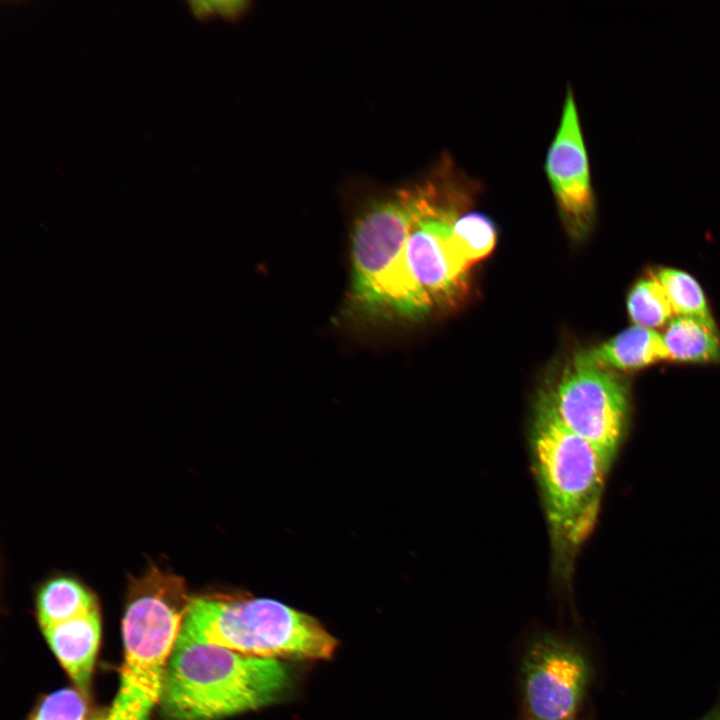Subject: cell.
Segmentation results:
<instances>
[{
    "label": "cell",
    "instance_id": "7a4b0ae2",
    "mask_svg": "<svg viewBox=\"0 0 720 720\" xmlns=\"http://www.w3.org/2000/svg\"><path fill=\"white\" fill-rule=\"evenodd\" d=\"M290 683L281 660L177 639L159 704L171 720H219L274 703Z\"/></svg>",
    "mask_w": 720,
    "mask_h": 720
},
{
    "label": "cell",
    "instance_id": "2e32d148",
    "mask_svg": "<svg viewBox=\"0 0 720 720\" xmlns=\"http://www.w3.org/2000/svg\"><path fill=\"white\" fill-rule=\"evenodd\" d=\"M496 238L494 222L480 212L462 214L452 226L454 246L469 267L492 252Z\"/></svg>",
    "mask_w": 720,
    "mask_h": 720
},
{
    "label": "cell",
    "instance_id": "ac0fdd59",
    "mask_svg": "<svg viewBox=\"0 0 720 720\" xmlns=\"http://www.w3.org/2000/svg\"><path fill=\"white\" fill-rule=\"evenodd\" d=\"M247 5L248 2L243 0L189 2L192 13L199 19L207 18L212 15L233 18L240 15L247 8Z\"/></svg>",
    "mask_w": 720,
    "mask_h": 720
},
{
    "label": "cell",
    "instance_id": "3957f363",
    "mask_svg": "<svg viewBox=\"0 0 720 720\" xmlns=\"http://www.w3.org/2000/svg\"><path fill=\"white\" fill-rule=\"evenodd\" d=\"M531 448L554 562L567 578L575 553L595 525L610 465L591 444L565 428L542 399Z\"/></svg>",
    "mask_w": 720,
    "mask_h": 720
},
{
    "label": "cell",
    "instance_id": "d6986e66",
    "mask_svg": "<svg viewBox=\"0 0 720 720\" xmlns=\"http://www.w3.org/2000/svg\"><path fill=\"white\" fill-rule=\"evenodd\" d=\"M704 720H720V709L709 714Z\"/></svg>",
    "mask_w": 720,
    "mask_h": 720
},
{
    "label": "cell",
    "instance_id": "9a60e30c",
    "mask_svg": "<svg viewBox=\"0 0 720 720\" xmlns=\"http://www.w3.org/2000/svg\"><path fill=\"white\" fill-rule=\"evenodd\" d=\"M627 311L633 325L652 330L666 327L675 317L663 287L651 273L631 288Z\"/></svg>",
    "mask_w": 720,
    "mask_h": 720
},
{
    "label": "cell",
    "instance_id": "5b68a950",
    "mask_svg": "<svg viewBox=\"0 0 720 720\" xmlns=\"http://www.w3.org/2000/svg\"><path fill=\"white\" fill-rule=\"evenodd\" d=\"M178 639L268 659H327L337 641L281 602L226 594L191 597Z\"/></svg>",
    "mask_w": 720,
    "mask_h": 720
},
{
    "label": "cell",
    "instance_id": "7c38bea8",
    "mask_svg": "<svg viewBox=\"0 0 720 720\" xmlns=\"http://www.w3.org/2000/svg\"><path fill=\"white\" fill-rule=\"evenodd\" d=\"M661 336L667 360L680 363L720 362V336L716 326L675 316Z\"/></svg>",
    "mask_w": 720,
    "mask_h": 720
},
{
    "label": "cell",
    "instance_id": "277c9868",
    "mask_svg": "<svg viewBox=\"0 0 720 720\" xmlns=\"http://www.w3.org/2000/svg\"><path fill=\"white\" fill-rule=\"evenodd\" d=\"M190 599L180 576L156 566L131 579L122 619L119 691L102 720H147L159 704Z\"/></svg>",
    "mask_w": 720,
    "mask_h": 720
},
{
    "label": "cell",
    "instance_id": "ba28073f",
    "mask_svg": "<svg viewBox=\"0 0 720 720\" xmlns=\"http://www.w3.org/2000/svg\"><path fill=\"white\" fill-rule=\"evenodd\" d=\"M544 169L564 226L570 235L584 236L591 227L595 203L588 153L570 87Z\"/></svg>",
    "mask_w": 720,
    "mask_h": 720
},
{
    "label": "cell",
    "instance_id": "30bf717a",
    "mask_svg": "<svg viewBox=\"0 0 720 720\" xmlns=\"http://www.w3.org/2000/svg\"><path fill=\"white\" fill-rule=\"evenodd\" d=\"M41 630L59 663L86 695L101 639L99 608Z\"/></svg>",
    "mask_w": 720,
    "mask_h": 720
},
{
    "label": "cell",
    "instance_id": "52a82bcc",
    "mask_svg": "<svg viewBox=\"0 0 720 720\" xmlns=\"http://www.w3.org/2000/svg\"><path fill=\"white\" fill-rule=\"evenodd\" d=\"M590 669L579 647L566 638L541 634L521 661V691L530 720H569L588 685Z\"/></svg>",
    "mask_w": 720,
    "mask_h": 720
},
{
    "label": "cell",
    "instance_id": "e0dca14e",
    "mask_svg": "<svg viewBox=\"0 0 720 720\" xmlns=\"http://www.w3.org/2000/svg\"><path fill=\"white\" fill-rule=\"evenodd\" d=\"M87 704L80 691L64 688L45 697L30 720H86Z\"/></svg>",
    "mask_w": 720,
    "mask_h": 720
},
{
    "label": "cell",
    "instance_id": "ffe728a7",
    "mask_svg": "<svg viewBox=\"0 0 720 720\" xmlns=\"http://www.w3.org/2000/svg\"><path fill=\"white\" fill-rule=\"evenodd\" d=\"M569 720H573V719H569Z\"/></svg>",
    "mask_w": 720,
    "mask_h": 720
},
{
    "label": "cell",
    "instance_id": "8fae6325",
    "mask_svg": "<svg viewBox=\"0 0 720 720\" xmlns=\"http://www.w3.org/2000/svg\"><path fill=\"white\" fill-rule=\"evenodd\" d=\"M574 360L614 372L634 371L667 360V354L659 332L632 325Z\"/></svg>",
    "mask_w": 720,
    "mask_h": 720
},
{
    "label": "cell",
    "instance_id": "8992f818",
    "mask_svg": "<svg viewBox=\"0 0 720 720\" xmlns=\"http://www.w3.org/2000/svg\"><path fill=\"white\" fill-rule=\"evenodd\" d=\"M541 399L565 428L611 465L629 414L628 386L617 372L573 360Z\"/></svg>",
    "mask_w": 720,
    "mask_h": 720
},
{
    "label": "cell",
    "instance_id": "4fadbf2b",
    "mask_svg": "<svg viewBox=\"0 0 720 720\" xmlns=\"http://www.w3.org/2000/svg\"><path fill=\"white\" fill-rule=\"evenodd\" d=\"M41 628L98 609L95 596L78 580L60 576L47 581L36 600Z\"/></svg>",
    "mask_w": 720,
    "mask_h": 720
},
{
    "label": "cell",
    "instance_id": "5bb4252c",
    "mask_svg": "<svg viewBox=\"0 0 720 720\" xmlns=\"http://www.w3.org/2000/svg\"><path fill=\"white\" fill-rule=\"evenodd\" d=\"M651 274L663 287L675 316L716 326L703 290L694 277L671 267L658 268Z\"/></svg>",
    "mask_w": 720,
    "mask_h": 720
},
{
    "label": "cell",
    "instance_id": "6da1fadb",
    "mask_svg": "<svg viewBox=\"0 0 720 720\" xmlns=\"http://www.w3.org/2000/svg\"><path fill=\"white\" fill-rule=\"evenodd\" d=\"M464 193L462 171L445 156L423 181L374 202L360 215L351 248L352 296L361 310L406 318L430 310L431 302L409 270L407 241L420 219Z\"/></svg>",
    "mask_w": 720,
    "mask_h": 720
},
{
    "label": "cell",
    "instance_id": "9c48e42d",
    "mask_svg": "<svg viewBox=\"0 0 720 720\" xmlns=\"http://www.w3.org/2000/svg\"><path fill=\"white\" fill-rule=\"evenodd\" d=\"M468 204L443 205L420 219L406 246L409 270L433 304L454 303L467 287L469 266L452 241V226Z\"/></svg>",
    "mask_w": 720,
    "mask_h": 720
}]
</instances>
